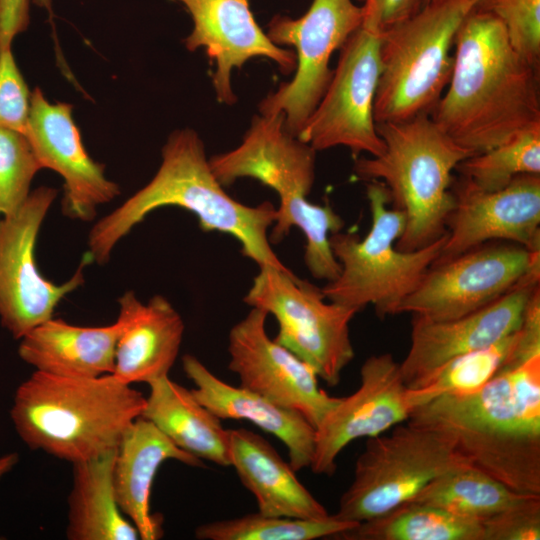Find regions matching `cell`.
Wrapping results in <instances>:
<instances>
[{"instance_id": "obj_1", "label": "cell", "mask_w": 540, "mask_h": 540, "mask_svg": "<svg viewBox=\"0 0 540 540\" xmlns=\"http://www.w3.org/2000/svg\"><path fill=\"white\" fill-rule=\"evenodd\" d=\"M454 47L446 92L430 115L449 138L475 155L540 125L539 68L498 18L473 8Z\"/></svg>"}, {"instance_id": "obj_2", "label": "cell", "mask_w": 540, "mask_h": 540, "mask_svg": "<svg viewBox=\"0 0 540 540\" xmlns=\"http://www.w3.org/2000/svg\"><path fill=\"white\" fill-rule=\"evenodd\" d=\"M408 420L448 435L473 466L511 490L540 496V355L475 393L420 405Z\"/></svg>"}, {"instance_id": "obj_3", "label": "cell", "mask_w": 540, "mask_h": 540, "mask_svg": "<svg viewBox=\"0 0 540 540\" xmlns=\"http://www.w3.org/2000/svg\"><path fill=\"white\" fill-rule=\"evenodd\" d=\"M167 206L194 214L205 232L232 236L240 243L241 253L259 267L291 271L269 240L268 230L275 222L277 208L268 201L249 206L232 198L215 177L198 133L188 128L170 134L154 177L93 225L87 252L92 262H108L122 238L151 212Z\"/></svg>"}, {"instance_id": "obj_4", "label": "cell", "mask_w": 540, "mask_h": 540, "mask_svg": "<svg viewBox=\"0 0 540 540\" xmlns=\"http://www.w3.org/2000/svg\"><path fill=\"white\" fill-rule=\"evenodd\" d=\"M146 397L112 374L64 377L35 371L16 390L11 419L33 450L72 464L117 449Z\"/></svg>"}, {"instance_id": "obj_5", "label": "cell", "mask_w": 540, "mask_h": 540, "mask_svg": "<svg viewBox=\"0 0 540 540\" xmlns=\"http://www.w3.org/2000/svg\"><path fill=\"white\" fill-rule=\"evenodd\" d=\"M316 152L286 129L282 113L259 114L238 147L212 156L209 163L222 186L247 177L274 190L280 202L270 242L278 243L292 227L298 228L306 239L304 262L309 272L329 282L341 270L329 238L341 231L344 221L329 204L307 199L315 178Z\"/></svg>"}, {"instance_id": "obj_6", "label": "cell", "mask_w": 540, "mask_h": 540, "mask_svg": "<svg viewBox=\"0 0 540 540\" xmlns=\"http://www.w3.org/2000/svg\"><path fill=\"white\" fill-rule=\"evenodd\" d=\"M376 130L384 142L383 152L356 158L354 173L362 180L382 182L389 205L403 212L399 250L428 246L446 233L453 208L452 172L473 154L449 138L430 115L376 123Z\"/></svg>"}, {"instance_id": "obj_7", "label": "cell", "mask_w": 540, "mask_h": 540, "mask_svg": "<svg viewBox=\"0 0 540 540\" xmlns=\"http://www.w3.org/2000/svg\"><path fill=\"white\" fill-rule=\"evenodd\" d=\"M366 196L371 227L362 238L353 232L330 235V247L341 270L321 292L326 300L357 312L372 305L377 315L384 318L398 314L401 303L438 259L447 231L423 248L399 250L396 242L405 228L403 212L388 207V191L380 181H369Z\"/></svg>"}, {"instance_id": "obj_8", "label": "cell", "mask_w": 540, "mask_h": 540, "mask_svg": "<svg viewBox=\"0 0 540 540\" xmlns=\"http://www.w3.org/2000/svg\"><path fill=\"white\" fill-rule=\"evenodd\" d=\"M476 0H432L381 33L376 123L431 115L453 69L457 31Z\"/></svg>"}, {"instance_id": "obj_9", "label": "cell", "mask_w": 540, "mask_h": 540, "mask_svg": "<svg viewBox=\"0 0 540 540\" xmlns=\"http://www.w3.org/2000/svg\"><path fill=\"white\" fill-rule=\"evenodd\" d=\"M463 463L470 462L448 435L407 420L389 435L367 438L335 515L357 523L379 517L411 501L435 478Z\"/></svg>"}, {"instance_id": "obj_10", "label": "cell", "mask_w": 540, "mask_h": 540, "mask_svg": "<svg viewBox=\"0 0 540 540\" xmlns=\"http://www.w3.org/2000/svg\"><path fill=\"white\" fill-rule=\"evenodd\" d=\"M259 273L244 302L275 317L274 340L308 363L329 386L354 358L349 324L357 311L324 298L321 289L273 266Z\"/></svg>"}, {"instance_id": "obj_11", "label": "cell", "mask_w": 540, "mask_h": 540, "mask_svg": "<svg viewBox=\"0 0 540 540\" xmlns=\"http://www.w3.org/2000/svg\"><path fill=\"white\" fill-rule=\"evenodd\" d=\"M363 8L353 0H313L299 18L275 15L267 36L277 46L294 47V77L259 104L262 115L282 113L286 129L298 136L318 105L333 75L334 51L361 27Z\"/></svg>"}, {"instance_id": "obj_12", "label": "cell", "mask_w": 540, "mask_h": 540, "mask_svg": "<svg viewBox=\"0 0 540 540\" xmlns=\"http://www.w3.org/2000/svg\"><path fill=\"white\" fill-rule=\"evenodd\" d=\"M380 44L381 33L361 25L340 48L329 85L297 136L315 151L344 146L354 156L383 152L374 119Z\"/></svg>"}, {"instance_id": "obj_13", "label": "cell", "mask_w": 540, "mask_h": 540, "mask_svg": "<svg viewBox=\"0 0 540 540\" xmlns=\"http://www.w3.org/2000/svg\"><path fill=\"white\" fill-rule=\"evenodd\" d=\"M535 272H540V251L512 242H488L432 264L398 314L434 321L458 318L494 302Z\"/></svg>"}, {"instance_id": "obj_14", "label": "cell", "mask_w": 540, "mask_h": 540, "mask_svg": "<svg viewBox=\"0 0 540 540\" xmlns=\"http://www.w3.org/2000/svg\"><path fill=\"white\" fill-rule=\"evenodd\" d=\"M56 196V189L39 187L15 213L0 218V322L17 339L53 317L60 301L83 285V269L92 262L86 253L73 276L61 284L40 273L37 238Z\"/></svg>"}, {"instance_id": "obj_15", "label": "cell", "mask_w": 540, "mask_h": 540, "mask_svg": "<svg viewBox=\"0 0 540 540\" xmlns=\"http://www.w3.org/2000/svg\"><path fill=\"white\" fill-rule=\"evenodd\" d=\"M450 190L453 208L446 220L447 237L434 263L492 241L540 251V174L519 175L492 191L460 175Z\"/></svg>"}, {"instance_id": "obj_16", "label": "cell", "mask_w": 540, "mask_h": 540, "mask_svg": "<svg viewBox=\"0 0 540 540\" xmlns=\"http://www.w3.org/2000/svg\"><path fill=\"white\" fill-rule=\"evenodd\" d=\"M268 313L252 307L230 330L228 368L240 386L302 414L316 429L339 398L320 388L315 370L290 350L270 339Z\"/></svg>"}, {"instance_id": "obj_17", "label": "cell", "mask_w": 540, "mask_h": 540, "mask_svg": "<svg viewBox=\"0 0 540 540\" xmlns=\"http://www.w3.org/2000/svg\"><path fill=\"white\" fill-rule=\"evenodd\" d=\"M397 363L390 353L372 355L360 369V385L351 395L339 398L316 428L311 470L332 475L342 450L359 438L381 435L406 422L412 411Z\"/></svg>"}, {"instance_id": "obj_18", "label": "cell", "mask_w": 540, "mask_h": 540, "mask_svg": "<svg viewBox=\"0 0 540 540\" xmlns=\"http://www.w3.org/2000/svg\"><path fill=\"white\" fill-rule=\"evenodd\" d=\"M24 134L42 168H49L63 178L62 212L65 216L91 221L98 206L119 195V186L106 178L104 165L87 153L72 118V105L52 104L35 88L31 92Z\"/></svg>"}, {"instance_id": "obj_19", "label": "cell", "mask_w": 540, "mask_h": 540, "mask_svg": "<svg viewBox=\"0 0 540 540\" xmlns=\"http://www.w3.org/2000/svg\"><path fill=\"white\" fill-rule=\"evenodd\" d=\"M539 281L540 272L532 273L494 302L458 318L434 321L413 315L410 347L399 364L405 385L413 388L448 360L517 331Z\"/></svg>"}, {"instance_id": "obj_20", "label": "cell", "mask_w": 540, "mask_h": 540, "mask_svg": "<svg viewBox=\"0 0 540 540\" xmlns=\"http://www.w3.org/2000/svg\"><path fill=\"white\" fill-rule=\"evenodd\" d=\"M191 16L193 29L184 43L190 52L204 48L216 70L212 83L219 102L232 105L237 97L232 72L254 57L276 63L284 74L296 66L293 51L274 44L258 25L249 0H172Z\"/></svg>"}, {"instance_id": "obj_21", "label": "cell", "mask_w": 540, "mask_h": 540, "mask_svg": "<svg viewBox=\"0 0 540 540\" xmlns=\"http://www.w3.org/2000/svg\"><path fill=\"white\" fill-rule=\"evenodd\" d=\"M118 303L120 330L112 375L129 385L168 376L185 329L180 314L162 295L143 303L127 291Z\"/></svg>"}, {"instance_id": "obj_22", "label": "cell", "mask_w": 540, "mask_h": 540, "mask_svg": "<svg viewBox=\"0 0 540 540\" xmlns=\"http://www.w3.org/2000/svg\"><path fill=\"white\" fill-rule=\"evenodd\" d=\"M182 366L195 385L191 391L196 399L218 418L246 420L278 438L286 446L289 463L296 472L311 466L316 429L302 414L224 382L193 355H184Z\"/></svg>"}, {"instance_id": "obj_23", "label": "cell", "mask_w": 540, "mask_h": 540, "mask_svg": "<svg viewBox=\"0 0 540 540\" xmlns=\"http://www.w3.org/2000/svg\"><path fill=\"white\" fill-rule=\"evenodd\" d=\"M167 460L204 466L202 460L176 446L150 420L139 416L117 447L113 488L120 510L142 540H157L163 536V518L151 512L150 496L155 476Z\"/></svg>"}, {"instance_id": "obj_24", "label": "cell", "mask_w": 540, "mask_h": 540, "mask_svg": "<svg viewBox=\"0 0 540 540\" xmlns=\"http://www.w3.org/2000/svg\"><path fill=\"white\" fill-rule=\"evenodd\" d=\"M229 458L241 483L255 496L259 513L297 519L329 515L261 435L244 428L229 430Z\"/></svg>"}, {"instance_id": "obj_25", "label": "cell", "mask_w": 540, "mask_h": 540, "mask_svg": "<svg viewBox=\"0 0 540 540\" xmlns=\"http://www.w3.org/2000/svg\"><path fill=\"white\" fill-rule=\"evenodd\" d=\"M120 325H72L50 318L20 338L19 356L36 371L75 378L112 374Z\"/></svg>"}, {"instance_id": "obj_26", "label": "cell", "mask_w": 540, "mask_h": 540, "mask_svg": "<svg viewBox=\"0 0 540 540\" xmlns=\"http://www.w3.org/2000/svg\"><path fill=\"white\" fill-rule=\"evenodd\" d=\"M142 415L185 452L219 466H230L229 430L191 390L168 376L148 384Z\"/></svg>"}, {"instance_id": "obj_27", "label": "cell", "mask_w": 540, "mask_h": 540, "mask_svg": "<svg viewBox=\"0 0 540 540\" xmlns=\"http://www.w3.org/2000/svg\"><path fill=\"white\" fill-rule=\"evenodd\" d=\"M117 449L73 464L66 536L70 540H136L135 526L120 510L113 488Z\"/></svg>"}, {"instance_id": "obj_28", "label": "cell", "mask_w": 540, "mask_h": 540, "mask_svg": "<svg viewBox=\"0 0 540 540\" xmlns=\"http://www.w3.org/2000/svg\"><path fill=\"white\" fill-rule=\"evenodd\" d=\"M343 540H483L480 520L407 502L335 537Z\"/></svg>"}, {"instance_id": "obj_29", "label": "cell", "mask_w": 540, "mask_h": 540, "mask_svg": "<svg viewBox=\"0 0 540 540\" xmlns=\"http://www.w3.org/2000/svg\"><path fill=\"white\" fill-rule=\"evenodd\" d=\"M531 497L519 494L470 463L457 465L427 484L411 501L482 520Z\"/></svg>"}, {"instance_id": "obj_30", "label": "cell", "mask_w": 540, "mask_h": 540, "mask_svg": "<svg viewBox=\"0 0 540 540\" xmlns=\"http://www.w3.org/2000/svg\"><path fill=\"white\" fill-rule=\"evenodd\" d=\"M517 339L518 330L489 346L448 360L419 385L407 387L411 409L441 396H462L479 391L505 368Z\"/></svg>"}, {"instance_id": "obj_31", "label": "cell", "mask_w": 540, "mask_h": 540, "mask_svg": "<svg viewBox=\"0 0 540 540\" xmlns=\"http://www.w3.org/2000/svg\"><path fill=\"white\" fill-rule=\"evenodd\" d=\"M358 524L335 514L321 519H297L257 512L202 524L195 529V537L200 540H314L335 538Z\"/></svg>"}, {"instance_id": "obj_32", "label": "cell", "mask_w": 540, "mask_h": 540, "mask_svg": "<svg viewBox=\"0 0 540 540\" xmlns=\"http://www.w3.org/2000/svg\"><path fill=\"white\" fill-rule=\"evenodd\" d=\"M455 171L488 191L501 189L522 174H540V125L464 159Z\"/></svg>"}, {"instance_id": "obj_33", "label": "cell", "mask_w": 540, "mask_h": 540, "mask_svg": "<svg viewBox=\"0 0 540 540\" xmlns=\"http://www.w3.org/2000/svg\"><path fill=\"white\" fill-rule=\"evenodd\" d=\"M41 169L25 134L0 127V218L22 206L31 193L34 176Z\"/></svg>"}, {"instance_id": "obj_34", "label": "cell", "mask_w": 540, "mask_h": 540, "mask_svg": "<svg viewBox=\"0 0 540 540\" xmlns=\"http://www.w3.org/2000/svg\"><path fill=\"white\" fill-rule=\"evenodd\" d=\"M474 9L498 18L513 47L535 67L540 66V0H476Z\"/></svg>"}, {"instance_id": "obj_35", "label": "cell", "mask_w": 540, "mask_h": 540, "mask_svg": "<svg viewBox=\"0 0 540 540\" xmlns=\"http://www.w3.org/2000/svg\"><path fill=\"white\" fill-rule=\"evenodd\" d=\"M30 98L11 48L0 51V127L25 133Z\"/></svg>"}, {"instance_id": "obj_36", "label": "cell", "mask_w": 540, "mask_h": 540, "mask_svg": "<svg viewBox=\"0 0 540 540\" xmlns=\"http://www.w3.org/2000/svg\"><path fill=\"white\" fill-rule=\"evenodd\" d=\"M483 540H539L540 496L523 501L480 520Z\"/></svg>"}, {"instance_id": "obj_37", "label": "cell", "mask_w": 540, "mask_h": 540, "mask_svg": "<svg viewBox=\"0 0 540 540\" xmlns=\"http://www.w3.org/2000/svg\"><path fill=\"white\" fill-rule=\"evenodd\" d=\"M540 287L531 294L518 329V339L504 369L516 367L540 355ZM501 370V371H502Z\"/></svg>"}, {"instance_id": "obj_38", "label": "cell", "mask_w": 540, "mask_h": 540, "mask_svg": "<svg viewBox=\"0 0 540 540\" xmlns=\"http://www.w3.org/2000/svg\"><path fill=\"white\" fill-rule=\"evenodd\" d=\"M362 26L382 33L417 13L426 0H362Z\"/></svg>"}, {"instance_id": "obj_39", "label": "cell", "mask_w": 540, "mask_h": 540, "mask_svg": "<svg viewBox=\"0 0 540 540\" xmlns=\"http://www.w3.org/2000/svg\"><path fill=\"white\" fill-rule=\"evenodd\" d=\"M30 22L29 0H0V51L10 49L14 38Z\"/></svg>"}, {"instance_id": "obj_40", "label": "cell", "mask_w": 540, "mask_h": 540, "mask_svg": "<svg viewBox=\"0 0 540 540\" xmlns=\"http://www.w3.org/2000/svg\"><path fill=\"white\" fill-rule=\"evenodd\" d=\"M19 457L16 453H10L0 457V478L9 472L18 462Z\"/></svg>"}, {"instance_id": "obj_41", "label": "cell", "mask_w": 540, "mask_h": 540, "mask_svg": "<svg viewBox=\"0 0 540 540\" xmlns=\"http://www.w3.org/2000/svg\"><path fill=\"white\" fill-rule=\"evenodd\" d=\"M33 3L39 7L47 9L49 12L51 10V0H33Z\"/></svg>"}, {"instance_id": "obj_42", "label": "cell", "mask_w": 540, "mask_h": 540, "mask_svg": "<svg viewBox=\"0 0 540 540\" xmlns=\"http://www.w3.org/2000/svg\"><path fill=\"white\" fill-rule=\"evenodd\" d=\"M429 1H432V0H426V3L429 2Z\"/></svg>"}, {"instance_id": "obj_43", "label": "cell", "mask_w": 540, "mask_h": 540, "mask_svg": "<svg viewBox=\"0 0 540 540\" xmlns=\"http://www.w3.org/2000/svg\"><path fill=\"white\" fill-rule=\"evenodd\" d=\"M359 1H362V0H359Z\"/></svg>"}]
</instances>
